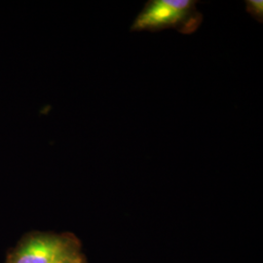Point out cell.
<instances>
[{
  "instance_id": "obj_4",
  "label": "cell",
  "mask_w": 263,
  "mask_h": 263,
  "mask_svg": "<svg viewBox=\"0 0 263 263\" xmlns=\"http://www.w3.org/2000/svg\"><path fill=\"white\" fill-rule=\"evenodd\" d=\"M57 263H83L82 262V260H81V258H80V256H79V254L78 253H76V254H71V255H69V256H67L66 257L65 259H63V260H61V261H59V262Z\"/></svg>"
},
{
  "instance_id": "obj_3",
  "label": "cell",
  "mask_w": 263,
  "mask_h": 263,
  "mask_svg": "<svg viewBox=\"0 0 263 263\" xmlns=\"http://www.w3.org/2000/svg\"><path fill=\"white\" fill-rule=\"evenodd\" d=\"M247 11L258 22H262L263 19V2L260 0H248L246 1Z\"/></svg>"
},
{
  "instance_id": "obj_2",
  "label": "cell",
  "mask_w": 263,
  "mask_h": 263,
  "mask_svg": "<svg viewBox=\"0 0 263 263\" xmlns=\"http://www.w3.org/2000/svg\"><path fill=\"white\" fill-rule=\"evenodd\" d=\"M70 236L32 233L23 239L8 263H57L78 253Z\"/></svg>"
},
{
  "instance_id": "obj_1",
  "label": "cell",
  "mask_w": 263,
  "mask_h": 263,
  "mask_svg": "<svg viewBox=\"0 0 263 263\" xmlns=\"http://www.w3.org/2000/svg\"><path fill=\"white\" fill-rule=\"evenodd\" d=\"M195 0H151L132 25V31L156 32L164 29H177L182 34L197 30L203 15L196 7Z\"/></svg>"
}]
</instances>
